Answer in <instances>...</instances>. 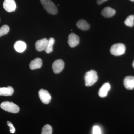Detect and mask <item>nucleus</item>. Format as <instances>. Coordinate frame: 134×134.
Returning <instances> with one entry per match:
<instances>
[{
    "label": "nucleus",
    "instance_id": "16",
    "mask_svg": "<svg viewBox=\"0 0 134 134\" xmlns=\"http://www.w3.org/2000/svg\"><path fill=\"white\" fill-rule=\"evenodd\" d=\"M76 26L79 29L83 31L88 30L90 27V25L88 23L83 19L79 20L77 23Z\"/></svg>",
    "mask_w": 134,
    "mask_h": 134
},
{
    "label": "nucleus",
    "instance_id": "13",
    "mask_svg": "<svg viewBox=\"0 0 134 134\" xmlns=\"http://www.w3.org/2000/svg\"><path fill=\"white\" fill-rule=\"evenodd\" d=\"M42 66V60L40 58H36L30 63L29 66L31 70L40 68Z\"/></svg>",
    "mask_w": 134,
    "mask_h": 134
},
{
    "label": "nucleus",
    "instance_id": "19",
    "mask_svg": "<svg viewBox=\"0 0 134 134\" xmlns=\"http://www.w3.org/2000/svg\"><path fill=\"white\" fill-rule=\"evenodd\" d=\"M52 133V128L49 125H46L42 128V134H51Z\"/></svg>",
    "mask_w": 134,
    "mask_h": 134
},
{
    "label": "nucleus",
    "instance_id": "11",
    "mask_svg": "<svg viewBox=\"0 0 134 134\" xmlns=\"http://www.w3.org/2000/svg\"><path fill=\"white\" fill-rule=\"evenodd\" d=\"M123 83L126 89L128 90H133L134 89V77H126L124 79Z\"/></svg>",
    "mask_w": 134,
    "mask_h": 134
},
{
    "label": "nucleus",
    "instance_id": "24",
    "mask_svg": "<svg viewBox=\"0 0 134 134\" xmlns=\"http://www.w3.org/2000/svg\"><path fill=\"white\" fill-rule=\"evenodd\" d=\"M132 65H133V68H134V60L133 62V64H132Z\"/></svg>",
    "mask_w": 134,
    "mask_h": 134
},
{
    "label": "nucleus",
    "instance_id": "5",
    "mask_svg": "<svg viewBox=\"0 0 134 134\" xmlns=\"http://www.w3.org/2000/svg\"><path fill=\"white\" fill-rule=\"evenodd\" d=\"M40 99L41 102L44 104H47L50 103L51 96L48 91L44 89H41L38 92Z\"/></svg>",
    "mask_w": 134,
    "mask_h": 134
},
{
    "label": "nucleus",
    "instance_id": "4",
    "mask_svg": "<svg viewBox=\"0 0 134 134\" xmlns=\"http://www.w3.org/2000/svg\"><path fill=\"white\" fill-rule=\"evenodd\" d=\"M126 47L122 43H117L113 45L110 48V52L115 56H120L125 53Z\"/></svg>",
    "mask_w": 134,
    "mask_h": 134
},
{
    "label": "nucleus",
    "instance_id": "3",
    "mask_svg": "<svg viewBox=\"0 0 134 134\" xmlns=\"http://www.w3.org/2000/svg\"><path fill=\"white\" fill-rule=\"evenodd\" d=\"M1 108L8 112L16 113L19 111V108L18 106L12 102L5 101L0 105Z\"/></svg>",
    "mask_w": 134,
    "mask_h": 134
},
{
    "label": "nucleus",
    "instance_id": "7",
    "mask_svg": "<svg viewBox=\"0 0 134 134\" xmlns=\"http://www.w3.org/2000/svg\"><path fill=\"white\" fill-rule=\"evenodd\" d=\"M65 66V63L62 60L58 59L56 60L52 65L53 71L55 74H59L62 71Z\"/></svg>",
    "mask_w": 134,
    "mask_h": 134
},
{
    "label": "nucleus",
    "instance_id": "6",
    "mask_svg": "<svg viewBox=\"0 0 134 134\" xmlns=\"http://www.w3.org/2000/svg\"><path fill=\"white\" fill-rule=\"evenodd\" d=\"M3 7L7 12H10L15 10L16 5L14 0H5L3 3Z\"/></svg>",
    "mask_w": 134,
    "mask_h": 134
},
{
    "label": "nucleus",
    "instance_id": "25",
    "mask_svg": "<svg viewBox=\"0 0 134 134\" xmlns=\"http://www.w3.org/2000/svg\"><path fill=\"white\" fill-rule=\"evenodd\" d=\"M130 1H131L132 2H134V0H130Z\"/></svg>",
    "mask_w": 134,
    "mask_h": 134
},
{
    "label": "nucleus",
    "instance_id": "9",
    "mask_svg": "<svg viewBox=\"0 0 134 134\" xmlns=\"http://www.w3.org/2000/svg\"><path fill=\"white\" fill-rule=\"evenodd\" d=\"M48 41V40L46 38L42 39L37 41L35 44V48L36 50L39 52L45 50Z\"/></svg>",
    "mask_w": 134,
    "mask_h": 134
},
{
    "label": "nucleus",
    "instance_id": "1",
    "mask_svg": "<svg viewBox=\"0 0 134 134\" xmlns=\"http://www.w3.org/2000/svg\"><path fill=\"white\" fill-rule=\"evenodd\" d=\"M85 85L87 86H92L98 80V76L97 72L93 70L86 72L85 75Z\"/></svg>",
    "mask_w": 134,
    "mask_h": 134
},
{
    "label": "nucleus",
    "instance_id": "18",
    "mask_svg": "<svg viewBox=\"0 0 134 134\" xmlns=\"http://www.w3.org/2000/svg\"><path fill=\"white\" fill-rule=\"evenodd\" d=\"M125 24L127 26L133 27L134 25V15H130L125 20Z\"/></svg>",
    "mask_w": 134,
    "mask_h": 134
},
{
    "label": "nucleus",
    "instance_id": "2",
    "mask_svg": "<svg viewBox=\"0 0 134 134\" xmlns=\"http://www.w3.org/2000/svg\"><path fill=\"white\" fill-rule=\"evenodd\" d=\"M43 7L49 14L55 15L58 12V9L55 4L51 0H40Z\"/></svg>",
    "mask_w": 134,
    "mask_h": 134
},
{
    "label": "nucleus",
    "instance_id": "8",
    "mask_svg": "<svg viewBox=\"0 0 134 134\" xmlns=\"http://www.w3.org/2000/svg\"><path fill=\"white\" fill-rule=\"evenodd\" d=\"M68 44L72 48L77 46L79 43V37L74 33L70 34L68 37Z\"/></svg>",
    "mask_w": 134,
    "mask_h": 134
},
{
    "label": "nucleus",
    "instance_id": "21",
    "mask_svg": "<svg viewBox=\"0 0 134 134\" xmlns=\"http://www.w3.org/2000/svg\"><path fill=\"white\" fill-rule=\"evenodd\" d=\"M92 134H102V131L100 127L98 126H95L92 128Z\"/></svg>",
    "mask_w": 134,
    "mask_h": 134
},
{
    "label": "nucleus",
    "instance_id": "15",
    "mask_svg": "<svg viewBox=\"0 0 134 134\" xmlns=\"http://www.w3.org/2000/svg\"><path fill=\"white\" fill-rule=\"evenodd\" d=\"M14 89L11 86L0 88V96H12L14 93Z\"/></svg>",
    "mask_w": 134,
    "mask_h": 134
},
{
    "label": "nucleus",
    "instance_id": "20",
    "mask_svg": "<svg viewBox=\"0 0 134 134\" xmlns=\"http://www.w3.org/2000/svg\"><path fill=\"white\" fill-rule=\"evenodd\" d=\"M9 31V28L8 25H5L0 28V37L6 35Z\"/></svg>",
    "mask_w": 134,
    "mask_h": 134
},
{
    "label": "nucleus",
    "instance_id": "23",
    "mask_svg": "<svg viewBox=\"0 0 134 134\" xmlns=\"http://www.w3.org/2000/svg\"><path fill=\"white\" fill-rule=\"evenodd\" d=\"M108 0H97V2L98 5H101L103 3L105 2Z\"/></svg>",
    "mask_w": 134,
    "mask_h": 134
},
{
    "label": "nucleus",
    "instance_id": "12",
    "mask_svg": "<svg viewBox=\"0 0 134 134\" xmlns=\"http://www.w3.org/2000/svg\"><path fill=\"white\" fill-rule=\"evenodd\" d=\"M116 13L115 10L111 8L108 7L103 9L101 14L103 16L106 18L111 17L115 15Z\"/></svg>",
    "mask_w": 134,
    "mask_h": 134
},
{
    "label": "nucleus",
    "instance_id": "22",
    "mask_svg": "<svg viewBox=\"0 0 134 134\" xmlns=\"http://www.w3.org/2000/svg\"><path fill=\"white\" fill-rule=\"evenodd\" d=\"M7 123L8 126L9 127L10 133H14L15 132V128L14 127L13 124H12L11 122L8 121H7Z\"/></svg>",
    "mask_w": 134,
    "mask_h": 134
},
{
    "label": "nucleus",
    "instance_id": "10",
    "mask_svg": "<svg viewBox=\"0 0 134 134\" xmlns=\"http://www.w3.org/2000/svg\"><path fill=\"white\" fill-rule=\"evenodd\" d=\"M111 89V85L108 83H105L102 85L99 89L98 95L101 98L105 97L107 96L108 91Z\"/></svg>",
    "mask_w": 134,
    "mask_h": 134
},
{
    "label": "nucleus",
    "instance_id": "17",
    "mask_svg": "<svg viewBox=\"0 0 134 134\" xmlns=\"http://www.w3.org/2000/svg\"><path fill=\"white\" fill-rule=\"evenodd\" d=\"M55 43V40L53 38H50L48 40V43L45 50L46 52L49 54L52 52L53 50V46Z\"/></svg>",
    "mask_w": 134,
    "mask_h": 134
},
{
    "label": "nucleus",
    "instance_id": "14",
    "mask_svg": "<svg viewBox=\"0 0 134 134\" xmlns=\"http://www.w3.org/2000/svg\"><path fill=\"white\" fill-rule=\"evenodd\" d=\"M14 48L18 52L22 53L26 49V45L25 42L19 40L15 43Z\"/></svg>",
    "mask_w": 134,
    "mask_h": 134
}]
</instances>
